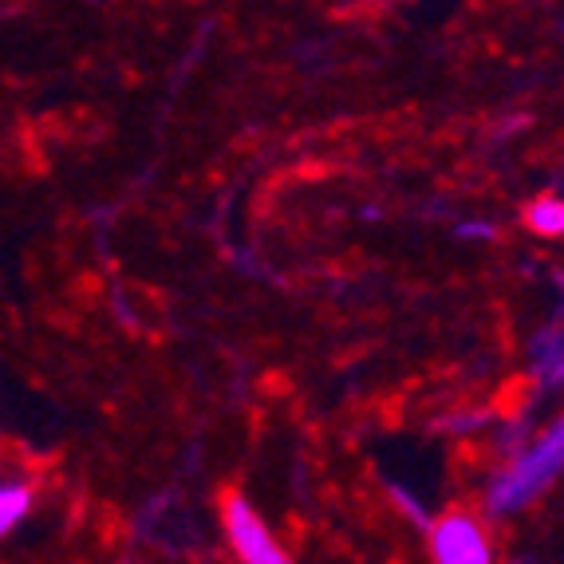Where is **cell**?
<instances>
[{
	"instance_id": "1",
	"label": "cell",
	"mask_w": 564,
	"mask_h": 564,
	"mask_svg": "<svg viewBox=\"0 0 564 564\" xmlns=\"http://www.w3.org/2000/svg\"><path fill=\"white\" fill-rule=\"evenodd\" d=\"M561 470H564V419L549 426L529 451H521L518 458H513L509 470H501L498 478H494L489 498H486L489 513H513V509H521Z\"/></svg>"
},
{
	"instance_id": "2",
	"label": "cell",
	"mask_w": 564,
	"mask_h": 564,
	"mask_svg": "<svg viewBox=\"0 0 564 564\" xmlns=\"http://www.w3.org/2000/svg\"><path fill=\"white\" fill-rule=\"evenodd\" d=\"M221 525H226V536L234 553L241 556L245 564H284L289 553L276 545V536L264 529V521L257 518V509L245 501V494L237 489H226L221 494Z\"/></svg>"
},
{
	"instance_id": "3",
	"label": "cell",
	"mask_w": 564,
	"mask_h": 564,
	"mask_svg": "<svg viewBox=\"0 0 564 564\" xmlns=\"http://www.w3.org/2000/svg\"><path fill=\"white\" fill-rule=\"evenodd\" d=\"M426 545L438 564H486L494 556L481 521L466 509H451L426 529Z\"/></svg>"
},
{
	"instance_id": "4",
	"label": "cell",
	"mask_w": 564,
	"mask_h": 564,
	"mask_svg": "<svg viewBox=\"0 0 564 564\" xmlns=\"http://www.w3.org/2000/svg\"><path fill=\"white\" fill-rule=\"evenodd\" d=\"M525 226L541 237H564V202L561 198H536L525 206Z\"/></svg>"
},
{
	"instance_id": "5",
	"label": "cell",
	"mask_w": 564,
	"mask_h": 564,
	"mask_svg": "<svg viewBox=\"0 0 564 564\" xmlns=\"http://www.w3.org/2000/svg\"><path fill=\"white\" fill-rule=\"evenodd\" d=\"M536 371L549 383H564V332H545L536 336Z\"/></svg>"
},
{
	"instance_id": "6",
	"label": "cell",
	"mask_w": 564,
	"mask_h": 564,
	"mask_svg": "<svg viewBox=\"0 0 564 564\" xmlns=\"http://www.w3.org/2000/svg\"><path fill=\"white\" fill-rule=\"evenodd\" d=\"M32 509V489L29 486H4L0 489V529L4 533H12V525H17L24 513Z\"/></svg>"
}]
</instances>
